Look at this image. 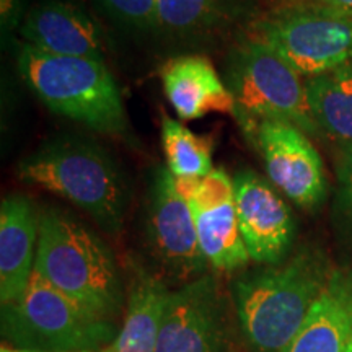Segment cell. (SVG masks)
<instances>
[{
  "label": "cell",
  "instance_id": "6da1fadb",
  "mask_svg": "<svg viewBox=\"0 0 352 352\" xmlns=\"http://www.w3.org/2000/svg\"><path fill=\"white\" fill-rule=\"evenodd\" d=\"M333 270L315 250L245 272L233 283V302L253 352H284L327 285Z\"/></svg>",
  "mask_w": 352,
  "mask_h": 352
},
{
  "label": "cell",
  "instance_id": "7a4b0ae2",
  "mask_svg": "<svg viewBox=\"0 0 352 352\" xmlns=\"http://www.w3.org/2000/svg\"><path fill=\"white\" fill-rule=\"evenodd\" d=\"M34 272L104 320L114 321L124 307V290L113 252L94 230L65 210H39Z\"/></svg>",
  "mask_w": 352,
  "mask_h": 352
},
{
  "label": "cell",
  "instance_id": "3957f363",
  "mask_svg": "<svg viewBox=\"0 0 352 352\" xmlns=\"http://www.w3.org/2000/svg\"><path fill=\"white\" fill-rule=\"evenodd\" d=\"M23 183L64 197L91 215L108 233L124 223L127 188L120 166L91 140L63 135L44 142L16 166Z\"/></svg>",
  "mask_w": 352,
  "mask_h": 352
},
{
  "label": "cell",
  "instance_id": "277c9868",
  "mask_svg": "<svg viewBox=\"0 0 352 352\" xmlns=\"http://www.w3.org/2000/svg\"><path fill=\"white\" fill-rule=\"evenodd\" d=\"M19 72L56 114L101 134L126 138L129 132L121 91L104 60L47 54L23 44Z\"/></svg>",
  "mask_w": 352,
  "mask_h": 352
},
{
  "label": "cell",
  "instance_id": "5b68a950",
  "mask_svg": "<svg viewBox=\"0 0 352 352\" xmlns=\"http://www.w3.org/2000/svg\"><path fill=\"white\" fill-rule=\"evenodd\" d=\"M2 342L34 352H100L120 328L91 314L33 272L19 300L2 305Z\"/></svg>",
  "mask_w": 352,
  "mask_h": 352
},
{
  "label": "cell",
  "instance_id": "8992f818",
  "mask_svg": "<svg viewBox=\"0 0 352 352\" xmlns=\"http://www.w3.org/2000/svg\"><path fill=\"white\" fill-rule=\"evenodd\" d=\"M226 85L235 101L241 131L256 138L264 121H283L297 126L305 134H316L302 76L266 44L250 38L230 52L226 65Z\"/></svg>",
  "mask_w": 352,
  "mask_h": 352
},
{
  "label": "cell",
  "instance_id": "52a82bcc",
  "mask_svg": "<svg viewBox=\"0 0 352 352\" xmlns=\"http://www.w3.org/2000/svg\"><path fill=\"white\" fill-rule=\"evenodd\" d=\"M252 38L307 78L352 63V20L314 3L254 21Z\"/></svg>",
  "mask_w": 352,
  "mask_h": 352
},
{
  "label": "cell",
  "instance_id": "ba28073f",
  "mask_svg": "<svg viewBox=\"0 0 352 352\" xmlns=\"http://www.w3.org/2000/svg\"><path fill=\"white\" fill-rule=\"evenodd\" d=\"M147 239L164 274L183 284L204 276L208 261L197 240L191 204L179 195L168 166L157 168L148 186Z\"/></svg>",
  "mask_w": 352,
  "mask_h": 352
},
{
  "label": "cell",
  "instance_id": "9c48e42d",
  "mask_svg": "<svg viewBox=\"0 0 352 352\" xmlns=\"http://www.w3.org/2000/svg\"><path fill=\"white\" fill-rule=\"evenodd\" d=\"M228 321L217 279L204 274L171 290L155 352H227Z\"/></svg>",
  "mask_w": 352,
  "mask_h": 352
},
{
  "label": "cell",
  "instance_id": "30bf717a",
  "mask_svg": "<svg viewBox=\"0 0 352 352\" xmlns=\"http://www.w3.org/2000/svg\"><path fill=\"white\" fill-rule=\"evenodd\" d=\"M254 144L277 191L302 209L320 206L327 195V176L323 160L305 132L289 122L264 121Z\"/></svg>",
  "mask_w": 352,
  "mask_h": 352
},
{
  "label": "cell",
  "instance_id": "8fae6325",
  "mask_svg": "<svg viewBox=\"0 0 352 352\" xmlns=\"http://www.w3.org/2000/svg\"><path fill=\"white\" fill-rule=\"evenodd\" d=\"M240 232L250 259L277 264L289 253L294 240V219L271 182L254 171H239L233 178Z\"/></svg>",
  "mask_w": 352,
  "mask_h": 352
},
{
  "label": "cell",
  "instance_id": "7c38bea8",
  "mask_svg": "<svg viewBox=\"0 0 352 352\" xmlns=\"http://www.w3.org/2000/svg\"><path fill=\"white\" fill-rule=\"evenodd\" d=\"M189 204L201 252L209 266L232 272L252 261L240 232L233 178L222 168H214L201 179Z\"/></svg>",
  "mask_w": 352,
  "mask_h": 352
},
{
  "label": "cell",
  "instance_id": "4fadbf2b",
  "mask_svg": "<svg viewBox=\"0 0 352 352\" xmlns=\"http://www.w3.org/2000/svg\"><path fill=\"white\" fill-rule=\"evenodd\" d=\"M25 44L54 56L103 60V33L80 7L44 0L28 12L20 28Z\"/></svg>",
  "mask_w": 352,
  "mask_h": 352
},
{
  "label": "cell",
  "instance_id": "5bb4252c",
  "mask_svg": "<svg viewBox=\"0 0 352 352\" xmlns=\"http://www.w3.org/2000/svg\"><path fill=\"white\" fill-rule=\"evenodd\" d=\"M39 210L26 196L12 195L0 206V302L23 296L34 272Z\"/></svg>",
  "mask_w": 352,
  "mask_h": 352
},
{
  "label": "cell",
  "instance_id": "9a60e30c",
  "mask_svg": "<svg viewBox=\"0 0 352 352\" xmlns=\"http://www.w3.org/2000/svg\"><path fill=\"white\" fill-rule=\"evenodd\" d=\"M162 83L170 104L184 121L199 120L210 113L235 111L230 90L204 56L188 54L170 59L162 69Z\"/></svg>",
  "mask_w": 352,
  "mask_h": 352
},
{
  "label": "cell",
  "instance_id": "2e32d148",
  "mask_svg": "<svg viewBox=\"0 0 352 352\" xmlns=\"http://www.w3.org/2000/svg\"><path fill=\"white\" fill-rule=\"evenodd\" d=\"M284 352H352V270H333Z\"/></svg>",
  "mask_w": 352,
  "mask_h": 352
},
{
  "label": "cell",
  "instance_id": "e0dca14e",
  "mask_svg": "<svg viewBox=\"0 0 352 352\" xmlns=\"http://www.w3.org/2000/svg\"><path fill=\"white\" fill-rule=\"evenodd\" d=\"M170 292L157 274L135 267L127 296L124 324L116 340L100 352H155Z\"/></svg>",
  "mask_w": 352,
  "mask_h": 352
},
{
  "label": "cell",
  "instance_id": "ac0fdd59",
  "mask_svg": "<svg viewBox=\"0 0 352 352\" xmlns=\"http://www.w3.org/2000/svg\"><path fill=\"white\" fill-rule=\"evenodd\" d=\"M305 90L318 129L341 147L352 144V63L308 78Z\"/></svg>",
  "mask_w": 352,
  "mask_h": 352
},
{
  "label": "cell",
  "instance_id": "d6986e66",
  "mask_svg": "<svg viewBox=\"0 0 352 352\" xmlns=\"http://www.w3.org/2000/svg\"><path fill=\"white\" fill-rule=\"evenodd\" d=\"M240 0H157V28L178 38L208 34L239 15Z\"/></svg>",
  "mask_w": 352,
  "mask_h": 352
},
{
  "label": "cell",
  "instance_id": "ffe728a7",
  "mask_svg": "<svg viewBox=\"0 0 352 352\" xmlns=\"http://www.w3.org/2000/svg\"><path fill=\"white\" fill-rule=\"evenodd\" d=\"M162 145L175 178H204L212 171L214 140L199 135L173 118L162 116Z\"/></svg>",
  "mask_w": 352,
  "mask_h": 352
},
{
  "label": "cell",
  "instance_id": "44dd1931",
  "mask_svg": "<svg viewBox=\"0 0 352 352\" xmlns=\"http://www.w3.org/2000/svg\"><path fill=\"white\" fill-rule=\"evenodd\" d=\"M114 19L139 30L157 28V0H98Z\"/></svg>",
  "mask_w": 352,
  "mask_h": 352
},
{
  "label": "cell",
  "instance_id": "7402d4cb",
  "mask_svg": "<svg viewBox=\"0 0 352 352\" xmlns=\"http://www.w3.org/2000/svg\"><path fill=\"white\" fill-rule=\"evenodd\" d=\"M338 196L341 210L352 220V144L342 145L338 162Z\"/></svg>",
  "mask_w": 352,
  "mask_h": 352
},
{
  "label": "cell",
  "instance_id": "603a6c76",
  "mask_svg": "<svg viewBox=\"0 0 352 352\" xmlns=\"http://www.w3.org/2000/svg\"><path fill=\"white\" fill-rule=\"evenodd\" d=\"M25 0H0V21L3 32H12L20 25Z\"/></svg>",
  "mask_w": 352,
  "mask_h": 352
},
{
  "label": "cell",
  "instance_id": "cb8c5ba5",
  "mask_svg": "<svg viewBox=\"0 0 352 352\" xmlns=\"http://www.w3.org/2000/svg\"><path fill=\"white\" fill-rule=\"evenodd\" d=\"M308 2L352 20V0H308Z\"/></svg>",
  "mask_w": 352,
  "mask_h": 352
},
{
  "label": "cell",
  "instance_id": "d4e9b609",
  "mask_svg": "<svg viewBox=\"0 0 352 352\" xmlns=\"http://www.w3.org/2000/svg\"><path fill=\"white\" fill-rule=\"evenodd\" d=\"M0 352H34V351L19 349V347H13L10 344H7V342H2V346H0Z\"/></svg>",
  "mask_w": 352,
  "mask_h": 352
}]
</instances>
